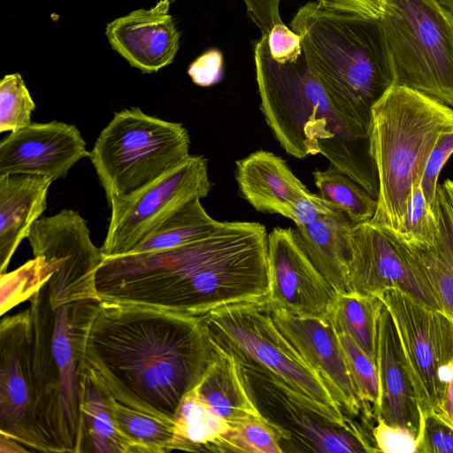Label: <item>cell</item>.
Instances as JSON below:
<instances>
[{
    "label": "cell",
    "instance_id": "1",
    "mask_svg": "<svg viewBox=\"0 0 453 453\" xmlns=\"http://www.w3.org/2000/svg\"><path fill=\"white\" fill-rule=\"evenodd\" d=\"M266 227L223 221L209 235L173 249L105 257L95 280L102 300L200 317L269 295Z\"/></svg>",
    "mask_w": 453,
    "mask_h": 453
},
{
    "label": "cell",
    "instance_id": "2",
    "mask_svg": "<svg viewBox=\"0 0 453 453\" xmlns=\"http://www.w3.org/2000/svg\"><path fill=\"white\" fill-rule=\"evenodd\" d=\"M213 353L199 317L101 300L85 362L87 376L115 401L174 422Z\"/></svg>",
    "mask_w": 453,
    "mask_h": 453
},
{
    "label": "cell",
    "instance_id": "3",
    "mask_svg": "<svg viewBox=\"0 0 453 453\" xmlns=\"http://www.w3.org/2000/svg\"><path fill=\"white\" fill-rule=\"evenodd\" d=\"M58 259L50 280L29 299L35 417L43 452L81 453L86 452V345L102 300L95 276L103 257Z\"/></svg>",
    "mask_w": 453,
    "mask_h": 453
},
{
    "label": "cell",
    "instance_id": "4",
    "mask_svg": "<svg viewBox=\"0 0 453 453\" xmlns=\"http://www.w3.org/2000/svg\"><path fill=\"white\" fill-rule=\"evenodd\" d=\"M254 58L261 111L282 149L299 159L323 155L377 199L369 135L335 111L303 53L296 62L279 63L270 54L267 35H262Z\"/></svg>",
    "mask_w": 453,
    "mask_h": 453
},
{
    "label": "cell",
    "instance_id": "5",
    "mask_svg": "<svg viewBox=\"0 0 453 453\" xmlns=\"http://www.w3.org/2000/svg\"><path fill=\"white\" fill-rule=\"evenodd\" d=\"M291 27L335 111L369 135L373 105L395 85L380 19L334 13L310 2L297 11Z\"/></svg>",
    "mask_w": 453,
    "mask_h": 453
},
{
    "label": "cell",
    "instance_id": "6",
    "mask_svg": "<svg viewBox=\"0 0 453 453\" xmlns=\"http://www.w3.org/2000/svg\"><path fill=\"white\" fill-rule=\"evenodd\" d=\"M451 130L452 107L405 86H392L373 105L369 139L379 188L370 224L396 230L432 150L441 135Z\"/></svg>",
    "mask_w": 453,
    "mask_h": 453
},
{
    "label": "cell",
    "instance_id": "7",
    "mask_svg": "<svg viewBox=\"0 0 453 453\" xmlns=\"http://www.w3.org/2000/svg\"><path fill=\"white\" fill-rule=\"evenodd\" d=\"M199 318L211 342L241 365L275 378L338 425L359 426L345 414L323 378L279 330L265 300L222 306Z\"/></svg>",
    "mask_w": 453,
    "mask_h": 453
},
{
    "label": "cell",
    "instance_id": "8",
    "mask_svg": "<svg viewBox=\"0 0 453 453\" xmlns=\"http://www.w3.org/2000/svg\"><path fill=\"white\" fill-rule=\"evenodd\" d=\"M190 136L181 124L139 107L114 113L97 136L90 160L107 201L129 195L177 167L191 155Z\"/></svg>",
    "mask_w": 453,
    "mask_h": 453
},
{
    "label": "cell",
    "instance_id": "9",
    "mask_svg": "<svg viewBox=\"0 0 453 453\" xmlns=\"http://www.w3.org/2000/svg\"><path fill=\"white\" fill-rule=\"evenodd\" d=\"M395 85L453 107V14L439 0H381Z\"/></svg>",
    "mask_w": 453,
    "mask_h": 453
},
{
    "label": "cell",
    "instance_id": "10",
    "mask_svg": "<svg viewBox=\"0 0 453 453\" xmlns=\"http://www.w3.org/2000/svg\"><path fill=\"white\" fill-rule=\"evenodd\" d=\"M249 391L283 452L375 453L366 427L334 422L275 378L241 365Z\"/></svg>",
    "mask_w": 453,
    "mask_h": 453
},
{
    "label": "cell",
    "instance_id": "11",
    "mask_svg": "<svg viewBox=\"0 0 453 453\" xmlns=\"http://www.w3.org/2000/svg\"><path fill=\"white\" fill-rule=\"evenodd\" d=\"M207 159L190 155L177 167L138 190L108 200L109 226L101 247L104 257L127 255L161 221L211 188Z\"/></svg>",
    "mask_w": 453,
    "mask_h": 453
},
{
    "label": "cell",
    "instance_id": "12",
    "mask_svg": "<svg viewBox=\"0 0 453 453\" xmlns=\"http://www.w3.org/2000/svg\"><path fill=\"white\" fill-rule=\"evenodd\" d=\"M376 296L393 317L421 414L430 413L441 402L447 369L453 358V319L397 288H387Z\"/></svg>",
    "mask_w": 453,
    "mask_h": 453
},
{
    "label": "cell",
    "instance_id": "13",
    "mask_svg": "<svg viewBox=\"0 0 453 453\" xmlns=\"http://www.w3.org/2000/svg\"><path fill=\"white\" fill-rule=\"evenodd\" d=\"M0 434L43 452L35 417L28 309L0 323Z\"/></svg>",
    "mask_w": 453,
    "mask_h": 453
},
{
    "label": "cell",
    "instance_id": "14",
    "mask_svg": "<svg viewBox=\"0 0 453 453\" xmlns=\"http://www.w3.org/2000/svg\"><path fill=\"white\" fill-rule=\"evenodd\" d=\"M349 287L350 291L373 296L397 288L423 304L445 311L423 274L385 231L369 221L352 228Z\"/></svg>",
    "mask_w": 453,
    "mask_h": 453
},
{
    "label": "cell",
    "instance_id": "15",
    "mask_svg": "<svg viewBox=\"0 0 453 453\" xmlns=\"http://www.w3.org/2000/svg\"><path fill=\"white\" fill-rule=\"evenodd\" d=\"M240 195L257 211L280 214L305 226L336 210L311 192L280 156L257 150L235 161Z\"/></svg>",
    "mask_w": 453,
    "mask_h": 453
},
{
    "label": "cell",
    "instance_id": "16",
    "mask_svg": "<svg viewBox=\"0 0 453 453\" xmlns=\"http://www.w3.org/2000/svg\"><path fill=\"white\" fill-rule=\"evenodd\" d=\"M266 301L304 318L326 319L336 292L302 248L295 228L274 227L267 238Z\"/></svg>",
    "mask_w": 453,
    "mask_h": 453
},
{
    "label": "cell",
    "instance_id": "17",
    "mask_svg": "<svg viewBox=\"0 0 453 453\" xmlns=\"http://www.w3.org/2000/svg\"><path fill=\"white\" fill-rule=\"evenodd\" d=\"M265 302L279 330L323 378L345 414L374 418L372 409L357 395L332 324L327 319L299 317Z\"/></svg>",
    "mask_w": 453,
    "mask_h": 453
},
{
    "label": "cell",
    "instance_id": "18",
    "mask_svg": "<svg viewBox=\"0 0 453 453\" xmlns=\"http://www.w3.org/2000/svg\"><path fill=\"white\" fill-rule=\"evenodd\" d=\"M89 157L86 142L74 125L57 120L31 123L1 140L0 175H43L55 181Z\"/></svg>",
    "mask_w": 453,
    "mask_h": 453
},
{
    "label": "cell",
    "instance_id": "19",
    "mask_svg": "<svg viewBox=\"0 0 453 453\" xmlns=\"http://www.w3.org/2000/svg\"><path fill=\"white\" fill-rule=\"evenodd\" d=\"M170 0L138 9L106 25L111 48L132 67L145 73L170 65L180 48V33L169 13Z\"/></svg>",
    "mask_w": 453,
    "mask_h": 453
},
{
    "label": "cell",
    "instance_id": "20",
    "mask_svg": "<svg viewBox=\"0 0 453 453\" xmlns=\"http://www.w3.org/2000/svg\"><path fill=\"white\" fill-rule=\"evenodd\" d=\"M376 365L380 404L374 417L408 428L418 439L422 414L415 384L393 317L383 302L378 319Z\"/></svg>",
    "mask_w": 453,
    "mask_h": 453
},
{
    "label": "cell",
    "instance_id": "21",
    "mask_svg": "<svg viewBox=\"0 0 453 453\" xmlns=\"http://www.w3.org/2000/svg\"><path fill=\"white\" fill-rule=\"evenodd\" d=\"M52 182L43 175H0L1 273H5L19 245L45 211Z\"/></svg>",
    "mask_w": 453,
    "mask_h": 453
},
{
    "label": "cell",
    "instance_id": "22",
    "mask_svg": "<svg viewBox=\"0 0 453 453\" xmlns=\"http://www.w3.org/2000/svg\"><path fill=\"white\" fill-rule=\"evenodd\" d=\"M437 203L439 231L432 246L412 247L382 230L427 280L445 312L453 319V180L438 185Z\"/></svg>",
    "mask_w": 453,
    "mask_h": 453
},
{
    "label": "cell",
    "instance_id": "23",
    "mask_svg": "<svg viewBox=\"0 0 453 453\" xmlns=\"http://www.w3.org/2000/svg\"><path fill=\"white\" fill-rule=\"evenodd\" d=\"M354 225L343 212H335L295 228L307 257L335 292L350 291L349 265Z\"/></svg>",
    "mask_w": 453,
    "mask_h": 453
},
{
    "label": "cell",
    "instance_id": "24",
    "mask_svg": "<svg viewBox=\"0 0 453 453\" xmlns=\"http://www.w3.org/2000/svg\"><path fill=\"white\" fill-rule=\"evenodd\" d=\"M212 345V359L195 386L200 398L228 423L250 416L263 418L249 391L238 360Z\"/></svg>",
    "mask_w": 453,
    "mask_h": 453
},
{
    "label": "cell",
    "instance_id": "25",
    "mask_svg": "<svg viewBox=\"0 0 453 453\" xmlns=\"http://www.w3.org/2000/svg\"><path fill=\"white\" fill-rule=\"evenodd\" d=\"M200 201L201 199L190 201L170 214L149 232L128 254L173 249L214 232L223 221L213 219Z\"/></svg>",
    "mask_w": 453,
    "mask_h": 453
},
{
    "label": "cell",
    "instance_id": "26",
    "mask_svg": "<svg viewBox=\"0 0 453 453\" xmlns=\"http://www.w3.org/2000/svg\"><path fill=\"white\" fill-rule=\"evenodd\" d=\"M229 429L228 421L215 413L194 387L186 393L177 409L172 451L211 452L212 446Z\"/></svg>",
    "mask_w": 453,
    "mask_h": 453
},
{
    "label": "cell",
    "instance_id": "27",
    "mask_svg": "<svg viewBox=\"0 0 453 453\" xmlns=\"http://www.w3.org/2000/svg\"><path fill=\"white\" fill-rule=\"evenodd\" d=\"M382 301L354 291L336 292L326 319L349 334L376 362L378 319Z\"/></svg>",
    "mask_w": 453,
    "mask_h": 453
},
{
    "label": "cell",
    "instance_id": "28",
    "mask_svg": "<svg viewBox=\"0 0 453 453\" xmlns=\"http://www.w3.org/2000/svg\"><path fill=\"white\" fill-rule=\"evenodd\" d=\"M82 411L86 452L134 453L133 444L118 426L112 409V398L88 377Z\"/></svg>",
    "mask_w": 453,
    "mask_h": 453
},
{
    "label": "cell",
    "instance_id": "29",
    "mask_svg": "<svg viewBox=\"0 0 453 453\" xmlns=\"http://www.w3.org/2000/svg\"><path fill=\"white\" fill-rule=\"evenodd\" d=\"M319 196L353 224L370 221L377 208V200L360 184L333 165L312 173Z\"/></svg>",
    "mask_w": 453,
    "mask_h": 453
},
{
    "label": "cell",
    "instance_id": "30",
    "mask_svg": "<svg viewBox=\"0 0 453 453\" xmlns=\"http://www.w3.org/2000/svg\"><path fill=\"white\" fill-rule=\"evenodd\" d=\"M118 426L134 446V453L172 451L174 422L125 406L112 398Z\"/></svg>",
    "mask_w": 453,
    "mask_h": 453
},
{
    "label": "cell",
    "instance_id": "31",
    "mask_svg": "<svg viewBox=\"0 0 453 453\" xmlns=\"http://www.w3.org/2000/svg\"><path fill=\"white\" fill-rule=\"evenodd\" d=\"M59 262L53 257L35 256L14 271L1 273V314L29 300L50 280Z\"/></svg>",
    "mask_w": 453,
    "mask_h": 453
},
{
    "label": "cell",
    "instance_id": "32",
    "mask_svg": "<svg viewBox=\"0 0 453 453\" xmlns=\"http://www.w3.org/2000/svg\"><path fill=\"white\" fill-rule=\"evenodd\" d=\"M211 452L283 453L273 426L261 417L233 421Z\"/></svg>",
    "mask_w": 453,
    "mask_h": 453
},
{
    "label": "cell",
    "instance_id": "33",
    "mask_svg": "<svg viewBox=\"0 0 453 453\" xmlns=\"http://www.w3.org/2000/svg\"><path fill=\"white\" fill-rule=\"evenodd\" d=\"M438 231L436 214L424 196L421 182H416L401 224L395 231L388 232L407 245L428 247L434 244Z\"/></svg>",
    "mask_w": 453,
    "mask_h": 453
},
{
    "label": "cell",
    "instance_id": "34",
    "mask_svg": "<svg viewBox=\"0 0 453 453\" xmlns=\"http://www.w3.org/2000/svg\"><path fill=\"white\" fill-rule=\"evenodd\" d=\"M353 384L361 401L374 411L380 404L376 362L346 333L337 332Z\"/></svg>",
    "mask_w": 453,
    "mask_h": 453
},
{
    "label": "cell",
    "instance_id": "35",
    "mask_svg": "<svg viewBox=\"0 0 453 453\" xmlns=\"http://www.w3.org/2000/svg\"><path fill=\"white\" fill-rule=\"evenodd\" d=\"M35 109L28 88L19 73L6 74L0 81V132H13L32 123Z\"/></svg>",
    "mask_w": 453,
    "mask_h": 453
},
{
    "label": "cell",
    "instance_id": "36",
    "mask_svg": "<svg viewBox=\"0 0 453 453\" xmlns=\"http://www.w3.org/2000/svg\"><path fill=\"white\" fill-rule=\"evenodd\" d=\"M453 154V130L444 133L439 138L432 150L421 180L425 197L432 206L437 217L438 178L441 169Z\"/></svg>",
    "mask_w": 453,
    "mask_h": 453
},
{
    "label": "cell",
    "instance_id": "37",
    "mask_svg": "<svg viewBox=\"0 0 453 453\" xmlns=\"http://www.w3.org/2000/svg\"><path fill=\"white\" fill-rule=\"evenodd\" d=\"M375 418L372 437L378 452L417 453L418 436L411 430L387 424Z\"/></svg>",
    "mask_w": 453,
    "mask_h": 453
},
{
    "label": "cell",
    "instance_id": "38",
    "mask_svg": "<svg viewBox=\"0 0 453 453\" xmlns=\"http://www.w3.org/2000/svg\"><path fill=\"white\" fill-rule=\"evenodd\" d=\"M417 453H453V426L433 411L423 415Z\"/></svg>",
    "mask_w": 453,
    "mask_h": 453
},
{
    "label": "cell",
    "instance_id": "39",
    "mask_svg": "<svg viewBox=\"0 0 453 453\" xmlns=\"http://www.w3.org/2000/svg\"><path fill=\"white\" fill-rule=\"evenodd\" d=\"M267 42L272 58L281 64L296 62L303 53L301 35L282 22L272 28Z\"/></svg>",
    "mask_w": 453,
    "mask_h": 453
},
{
    "label": "cell",
    "instance_id": "40",
    "mask_svg": "<svg viewBox=\"0 0 453 453\" xmlns=\"http://www.w3.org/2000/svg\"><path fill=\"white\" fill-rule=\"evenodd\" d=\"M193 82L208 87L219 82L223 75V56L215 49L207 50L198 57L188 69Z\"/></svg>",
    "mask_w": 453,
    "mask_h": 453
},
{
    "label": "cell",
    "instance_id": "41",
    "mask_svg": "<svg viewBox=\"0 0 453 453\" xmlns=\"http://www.w3.org/2000/svg\"><path fill=\"white\" fill-rule=\"evenodd\" d=\"M318 5L328 12L341 14L380 19L381 0H318Z\"/></svg>",
    "mask_w": 453,
    "mask_h": 453
},
{
    "label": "cell",
    "instance_id": "42",
    "mask_svg": "<svg viewBox=\"0 0 453 453\" xmlns=\"http://www.w3.org/2000/svg\"><path fill=\"white\" fill-rule=\"evenodd\" d=\"M252 21L258 27L262 35H268L272 28L281 23L280 0H243Z\"/></svg>",
    "mask_w": 453,
    "mask_h": 453
},
{
    "label": "cell",
    "instance_id": "43",
    "mask_svg": "<svg viewBox=\"0 0 453 453\" xmlns=\"http://www.w3.org/2000/svg\"><path fill=\"white\" fill-rule=\"evenodd\" d=\"M444 382L441 402L433 412L453 426V358L448 366Z\"/></svg>",
    "mask_w": 453,
    "mask_h": 453
},
{
    "label": "cell",
    "instance_id": "44",
    "mask_svg": "<svg viewBox=\"0 0 453 453\" xmlns=\"http://www.w3.org/2000/svg\"><path fill=\"white\" fill-rule=\"evenodd\" d=\"M0 452H27L30 451L28 448L12 437L0 434Z\"/></svg>",
    "mask_w": 453,
    "mask_h": 453
},
{
    "label": "cell",
    "instance_id": "45",
    "mask_svg": "<svg viewBox=\"0 0 453 453\" xmlns=\"http://www.w3.org/2000/svg\"><path fill=\"white\" fill-rule=\"evenodd\" d=\"M453 14V0H439Z\"/></svg>",
    "mask_w": 453,
    "mask_h": 453
},
{
    "label": "cell",
    "instance_id": "46",
    "mask_svg": "<svg viewBox=\"0 0 453 453\" xmlns=\"http://www.w3.org/2000/svg\"><path fill=\"white\" fill-rule=\"evenodd\" d=\"M174 1H176V0H170V2H171V3H172V2H174Z\"/></svg>",
    "mask_w": 453,
    "mask_h": 453
}]
</instances>
